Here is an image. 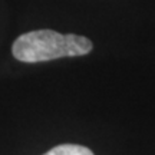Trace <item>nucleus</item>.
Segmentation results:
<instances>
[{"label": "nucleus", "mask_w": 155, "mask_h": 155, "mask_svg": "<svg viewBox=\"0 0 155 155\" xmlns=\"http://www.w3.org/2000/svg\"><path fill=\"white\" fill-rule=\"evenodd\" d=\"M43 155H94V152L86 147H82V145L63 144L52 148Z\"/></svg>", "instance_id": "nucleus-2"}, {"label": "nucleus", "mask_w": 155, "mask_h": 155, "mask_svg": "<svg viewBox=\"0 0 155 155\" xmlns=\"http://www.w3.org/2000/svg\"><path fill=\"white\" fill-rule=\"evenodd\" d=\"M92 42L79 35H62L43 29L25 33L15 40L12 52L17 61L26 63L53 61L66 56L88 55Z\"/></svg>", "instance_id": "nucleus-1"}]
</instances>
